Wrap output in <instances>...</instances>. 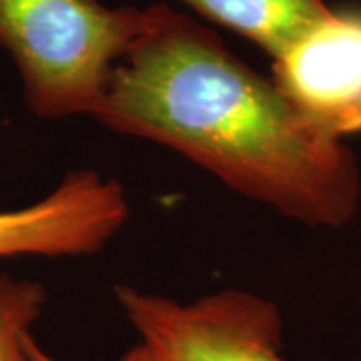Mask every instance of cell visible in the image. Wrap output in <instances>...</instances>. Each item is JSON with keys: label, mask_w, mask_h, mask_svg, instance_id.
<instances>
[{"label": "cell", "mask_w": 361, "mask_h": 361, "mask_svg": "<svg viewBox=\"0 0 361 361\" xmlns=\"http://www.w3.org/2000/svg\"><path fill=\"white\" fill-rule=\"evenodd\" d=\"M94 118L173 149L310 227H343L360 205V165L348 145L313 127L213 30L165 4L147 6Z\"/></svg>", "instance_id": "6da1fadb"}, {"label": "cell", "mask_w": 361, "mask_h": 361, "mask_svg": "<svg viewBox=\"0 0 361 361\" xmlns=\"http://www.w3.org/2000/svg\"><path fill=\"white\" fill-rule=\"evenodd\" d=\"M129 217V199L116 179L73 171L44 199L0 211V259L94 255Z\"/></svg>", "instance_id": "5b68a950"}, {"label": "cell", "mask_w": 361, "mask_h": 361, "mask_svg": "<svg viewBox=\"0 0 361 361\" xmlns=\"http://www.w3.org/2000/svg\"><path fill=\"white\" fill-rule=\"evenodd\" d=\"M49 293L39 281L0 273V361H30L26 337L47 307Z\"/></svg>", "instance_id": "52a82bcc"}, {"label": "cell", "mask_w": 361, "mask_h": 361, "mask_svg": "<svg viewBox=\"0 0 361 361\" xmlns=\"http://www.w3.org/2000/svg\"><path fill=\"white\" fill-rule=\"evenodd\" d=\"M145 23L147 8L99 0H0V47L13 56L32 115L94 118Z\"/></svg>", "instance_id": "7a4b0ae2"}, {"label": "cell", "mask_w": 361, "mask_h": 361, "mask_svg": "<svg viewBox=\"0 0 361 361\" xmlns=\"http://www.w3.org/2000/svg\"><path fill=\"white\" fill-rule=\"evenodd\" d=\"M215 25L245 37L271 59L334 8L325 0H180Z\"/></svg>", "instance_id": "8992f818"}, {"label": "cell", "mask_w": 361, "mask_h": 361, "mask_svg": "<svg viewBox=\"0 0 361 361\" xmlns=\"http://www.w3.org/2000/svg\"><path fill=\"white\" fill-rule=\"evenodd\" d=\"M26 353H28L30 361H59V360H54L52 355H49L44 349L40 348L39 341H35V337L32 336L26 337ZM118 361H153V360H151V355H149V351L145 349V345H142V343H137L135 348H130Z\"/></svg>", "instance_id": "ba28073f"}, {"label": "cell", "mask_w": 361, "mask_h": 361, "mask_svg": "<svg viewBox=\"0 0 361 361\" xmlns=\"http://www.w3.org/2000/svg\"><path fill=\"white\" fill-rule=\"evenodd\" d=\"M115 297L153 361H287L279 307L243 289L180 303L116 285Z\"/></svg>", "instance_id": "3957f363"}, {"label": "cell", "mask_w": 361, "mask_h": 361, "mask_svg": "<svg viewBox=\"0 0 361 361\" xmlns=\"http://www.w3.org/2000/svg\"><path fill=\"white\" fill-rule=\"evenodd\" d=\"M271 80L313 127L361 133V11H331L273 59Z\"/></svg>", "instance_id": "277c9868"}]
</instances>
